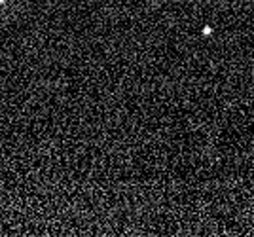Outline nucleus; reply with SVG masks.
<instances>
[{"instance_id":"nucleus-1","label":"nucleus","mask_w":254,"mask_h":237,"mask_svg":"<svg viewBox=\"0 0 254 237\" xmlns=\"http://www.w3.org/2000/svg\"><path fill=\"white\" fill-rule=\"evenodd\" d=\"M0 2H2V0H0Z\"/></svg>"}]
</instances>
